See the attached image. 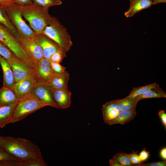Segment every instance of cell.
Masks as SVG:
<instances>
[{
  "mask_svg": "<svg viewBox=\"0 0 166 166\" xmlns=\"http://www.w3.org/2000/svg\"><path fill=\"white\" fill-rule=\"evenodd\" d=\"M0 147L22 160L43 159L39 147L26 139L0 136Z\"/></svg>",
  "mask_w": 166,
  "mask_h": 166,
  "instance_id": "6da1fadb",
  "label": "cell"
},
{
  "mask_svg": "<svg viewBox=\"0 0 166 166\" xmlns=\"http://www.w3.org/2000/svg\"><path fill=\"white\" fill-rule=\"evenodd\" d=\"M18 6L22 16L28 21L36 34L42 33L54 17L49 14V8H43L33 3Z\"/></svg>",
  "mask_w": 166,
  "mask_h": 166,
  "instance_id": "7a4b0ae2",
  "label": "cell"
},
{
  "mask_svg": "<svg viewBox=\"0 0 166 166\" xmlns=\"http://www.w3.org/2000/svg\"><path fill=\"white\" fill-rule=\"evenodd\" d=\"M0 41L10 49L18 59L36 73L37 66L36 63L25 52L18 40L0 23Z\"/></svg>",
  "mask_w": 166,
  "mask_h": 166,
  "instance_id": "3957f363",
  "label": "cell"
},
{
  "mask_svg": "<svg viewBox=\"0 0 166 166\" xmlns=\"http://www.w3.org/2000/svg\"><path fill=\"white\" fill-rule=\"evenodd\" d=\"M42 33L66 52L69 50L72 45L71 37L66 28L55 17H53Z\"/></svg>",
  "mask_w": 166,
  "mask_h": 166,
  "instance_id": "277c9868",
  "label": "cell"
},
{
  "mask_svg": "<svg viewBox=\"0 0 166 166\" xmlns=\"http://www.w3.org/2000/svg\"><path fill=\"white\" fill-rule=\"evenodd\" d=\"M46 106H49L33 94L18 102L9 124L20 121L37 110Z\"/></svg>",
  "mask_w": 166,
  "mask_h": 166,
  "instance_id": "5b68a950",
  "label": "cell"
},
{
  "mask_svg": "<svg viewBox=\"0 0 166 166\" xmlns=\"http://www.w3.org/2000/svg\"><path fill=\"white\" fill-rule=\"evenodd\" d=\"M4 8L10 22L22 38H35L36 34L22 18L18 4L14 3Z\"/></svg>",
  "mask_w": 166,
  "mask_h": 166,
  "instance_id": "8992f818",
  "label": "cell"
},
{
  "mask_svg": "<svg viewBox=\"0 0 166 166\" xmlns=\"http://www.w3.org/2000/svg\"><path fill=\"white\" fill-rule=\"evenodd\" d=\"M38 82L35 77H30L15 83L12 88L19 101L33 94Z\"/></svg>",
  "mask_w": 166,
  "mask_h": 166,
  "instance_id": "52a82bcc",
  "label": "cell"
},
{
  "mask_svg": "<svg viewBox=\"0 0 166 166\" xmlns=\"http://www.w3.org/2000/svg\"><path fill=\"white\" fill-rule=\"evenodd\" d=\"M19 42L26 53L34 61L37 66L44 57L42 49L35 38H21Z\"/></svg>",
  "mask_w": 166,
  "mask_h": 166,
  "instance_id": "ba28073f",
  "label": "cell"
},
{
  "mask_svg": "<svg viewBox=\"0 0 166 166\" xmlns=\"http://www.w3.org/2000/svg\"><path fill=\"white\" fill-rule=\"evenodd\" d=\"M33 94L49 106L60 109L54 99L51 89L46 84L38 82Z\"/></svg>",
  "mask_w": 166,
  "mask_h": 166,
  "instance_id": "9c48e42d",
  "label": "cell"
},
{
  "mask_svg": "<svg viewBox=\"0 0 166 166\" xmlns=\"http://www.w3.org/2000/svg\"><path fill=\"white\" fill-rule=\"evenodd\" d=\"M35 38L42 49L44 57L49 60L53 54L58 50H61L55 43L42 33L36 34Z\"/></svg>",
  "mask_w": 166,
  "mask_h": 166,
  "instance_id": "30bf717a",
  "label": "cell"
},
{
  "mask_svg": "<svg viewBox=\"0 0 166 166\" xmlns=\"http://www.w3.org/2000/svg\"><path fill=\"white\" fill-rule=\"evenodd\" d=\"M55 73L53 70L50 61L44 57L37 66V79L39 82L45 83Z\"/></svg>",
  "mask_w": 166,
  "mask_h": 166,
  "instance_id": "8fae6325",
  "label": "cell"
},
{
  "mask_svg": "<svg viewBox=\"0 0 166 166\" xmlns=\"http://www.w3.org/2000/svg\"><path fill=\"white\" fill-rule=\"evenodd\" d=\"M10 65L13 73L15 83L28 77H35L36 78L34 73L21 61L12 63Z\"/></svg>",
  "mask_w": 166,
  "mask_h": 166,
  "instance_id": "7c38bea8",
  "label": "cell"
},
{
  "mask_svg": "<svg viewBox=\"0 0 166 166\" xmlns=\"http://www.w3.org/2000/svg\"><path fill=\"white\" fill-rule=\"evenodd\" d=\"M51 89L54 99L60 109H65L70 107L71 93L68 89Z\"/></svg>",
  "mask_w": 166,
  "mask_h": 166,
  "instance_id": "4fadbf2b",
  "label": "cell"
},
{
  "mask_svg": "<svg viewBox=\"0 0 166 166\" xmlns=\"http://www.w3.org/2000/svg\"><path fill=\"white\" fill-rule=\"evenodd\" d=\"M104 122L106 124L115 118L121 111L118 105L117 100L107 102L101 109Z\"/></svg>",
  "mask_w": 166,
  "mask_h": 166,
  "instance_id": "5bb4252c",
  "label": "cell"
},
{
  "mask_svg": "<svg viewBox=\"0 0 166 166\" xmlns=\"http://www.w3.org/2000/svg\"><path fill=\"white\" fill-rule=\"evenodd\" d=\"M69 79V74L66 71L62 74L55 73L50 79L44 84L51 89H68V84Z\"/></svg>",
  "mask_w": 166,
  "mask_h": 166,
  "instance_id": "9a60e30c",
  "label": "cell"
},
{
  "mask_svg": "<svg viewBox=\"0 0 166 166\" xmlns=\"http://www.w3.org/2000/svg\"><path fill=\"white\" fill-rule=\"evenodd\" d=\"M0 64L3 73L2 87L12 89L15 83L12 70L8 61L0 55Z\"/></svg>",
  "mask_w": 166,
  "mask_h": 166,
  "instance_id": "2e32d148",
  "label": "cell"
},
{
  "mask_svg": "<svg viewBox=\"0 0 166 166\" xmlns=\"http://www.w3.org/2000/svg\"><path fill=\"white\" fill-rule=\"evenodd\" d=\"M129 8L124 13V15L127 18H131L153 5L152 0H129Z\"/></svg>",
  "mask_w": 166,
  "mask_h": 166,
  "instance_id": "e0dca14e",
  "label": "cell"
},
{
  "mask_svg": "<svg viewBox=\"0 0 166 166\" xmlns=\"http://www.w3.org/2000/svg\"><path fill=\"white\" fill-rule=\"evenodd\" d=\"M136 108L121 111L117 117L108 123L109 125L120 124L124 125L133 120L135 117L136 112Z\"/></svg>",
  "mask_w": 166,
  "mask_h": 166,
  "instance_id": "ac0fdd59",
  "label": "cell"
},
{
  "mask_svg": "<svg viewBox=\"0 0 166 166\" xmlns=\"http://www.w3.org/2000/svg\"><path fill=\"white\" fill-rule=\"evenodd\" d=\"M19 101L12 89L0 88V106L16 103Z\"/></svg>",
  "mask_w": 166,
  "mask_h": 166,
  "instance_id": "d6986e66",
  "label": "cell"
},
{
  "mask_svg": "<svg viewBox=\"0 0 166 166\" xmlns=\"http://www.w3.org/2000/svg\"><path fill=\"white\" fill-rule=\"evenodd\" d=\"M44 159L40 160L5 161L0 162V166H46Z\"/></svg>",
  "mask_w": 166,
  "mask_h": 166,
  "instance_id": "ffe728a7",
  "label": "cell"
},
{
  "mask_svg": "<svg viewBox=\"0 0 166 166\" xmlns=\"http://www.w3.org/2000/svg\"><path fill=\"white\" fill-rule=\"evenodd\" d=\"M17 103L0 106V128L9 124L14 110Z\"/></svg>",
  "mask_w": 166,
  "mask_h": 166,
  "instance_id": "44dd1931",
  "label": "cell"
},
{
  "mask_svg": "<svg viewBox=\"0 0 166 166\" xmlns=\"http://www.w3.org/2000/svg\"><path fill=\"white\" fill-rule=\"evenodd\" d=\"M140 100L139 96L134 97H126L117 100L118 105L121 111L136 108L138 102Z\"/></svg>",
  "mask_w": 166,
  "mask_h": 166,
  "instance_id": "7402d4cb",
  "label": "cell"
},
{
  "mask_svg": "<svg viewBox=\"0 0 166 166\" xmlns=\"http://www.w3.org/2000/svg\"><path fill=\"white\" fill-rule=\"evenodd\" d=\"M0 23L4 26L18 40L21 38V36L9 19L5 9L0 6Z\"/></svg>",
  "mask_w": 166,
  "mask_h": 166,
  "instance_id": "603a6c76",
  "label": "cell"
},
{
  "mask_svg": "<svg viewBox=\"0 0 166 166\" xmlns=\"http://www.w3.org/2000/svg\"><path fill=\"white\" fill-rule=\"evenodd\" d=\"M139 96L140 100L147 98H166V93L158 85L155 88Z\"/></svg>",
  "mask_w": 166,
  "mask_h": 166,
  "instance_id": "cb8c5ba5",
  "label": "cell"
},
{
  "mask_svg": "<svg viewBox=\"0 0 166 166\" xmlns=\"http://www.w3.org/2000/svg\"><path fill=\"white\" fill-rule=\"evenodd\" d=\"M0 55L5 59L10 64L21 61L17 58L10 49L0 41Z\"/></svg>",
  "mask_w": 166,
  "mask_h": 166,
  "instance_id": "d4e9b609",
  "label": "cell"
},
{
  "mask_svg": "<svg viewBox=\"0 0 166 166\" xmlns=\"http://www.w3.org/2000/svg\"><path fill=\"white\" fill-rule=\"evenodd\" d=\"M158 84L154 83L138 87H134L127 97H134L140 96L149 90L155 88Z\"/></svg>",
  "mask_w": 166,
  "mask_h": 166,
  "instance_id": "484cf974",
  "label": "cell"
},
{
  "mask_svg": "<svg viewBox=\"0 0 166 166\" xmlns=\"http://www.w3.org/2000/svg\"><path fill=\"white\" fill-rule=\"evenodd\" d=\"M122 166H130L133 165L128 154L125 152L116 153L113 157Z\"/></svg>",
  "mask_w": 166,
  "mask_h": 166,
  "instance_id": "4316f807",
  "label": "cell"
},
{
  "mask_svg": "<svg viewBox=\"0 0 166 166\" xmlns=\"http://www.w3.org/2000/svg\"><path fill=\"white\" fill-rule=\"evenodd\" d=\"M33 3L38 6L49 8L52 6L62 4L61 0H32Z\"/></svg>",
  "mask_w": 166,
  "mask_h": 166,
  "instance_id": "83f0119b",
  "label": "cell"
},
{
  "mask_svg": "<svg viewBox=\"0 0 166 166\" xmlns=\"http://www.w3.org/2000/svg\"><path fill=\"white\" fill-rule=\"evenodd\" d=\"M66 53L61 50H59L51 55L49 61L60 63L64 58L66 57Z\"/></svg>",
  "mask_w": 166,
  "mask_h": 166,
  "instance_id": "f1b7e54d",
  "label": "cell"
},
{
  "mask_svg": "<svg viewBox=\"0 0 166 166\" xmlns=\"http://www.w3.org/2000/svg\"><path fill=\"white\" fill-rule=\"evenodd\" d=\"M22 160L9 154L0 147V162Z\"/></svg>",
  "mask_w": 166,
  "mask_h": 166,
  "instance_id": "f546056e",
  "label": "cell"
},
{
  "mask_svg": "<svg viewBox=\"0 0 166 166\" xmlns=\"http://www.w3.org/2000/svg\"><path fill=\"white\" fill-rule=\"evenodd\" d=\"M52 68L54 72L58 74H62L65 71L66 68L60 63L50 61Z\"/></svg>",
  "mask_w": 166,
  "mask_h": 166,
  "instance_id": "4dcf8cb0",
  "label": "cell"
},
{
  "mask_svg": "<svg viewBox=\"0 0 166 166\" xmlns=\"http://www.w3.org/2000/svg\"><path fill=\"white\" fill-rule=\"evenodd\" d=\"M129 157L133 164L135 165L141 163L140 160L139 155L137 154V151L132 152L128 154Z\"/></svg>",
  "mask_w": 166,
  "mask_h": 166,
  "instance_id": "1f68e13d",
  "label": "cell"
},
{
  "mask_svg": "<svg viewBox=\"0 0 166 166\" xmlns=\"http://www.w3.org/2000/svg\"><path fill=\"white\" fill-rule=\"evenodd\" d=\"M137 166H166V161H159L153 162L147 164H144L142 163L140 164L135 165Z\"/></svg>",
  "mask_w": 166,
  "mask_h": 166,
  "instance_id": "d6a6232c",
  "label": "cell"
},
{
  "mask_svg": "<svg viewBox=\"0 0 166 166\" xmlns=\"http://www.w3.org/2000/svg\"><path fill=\"white\" fill-rule=\"evenodd\" d=\"M150 156V152L144 148L139 153V158L141 163L147 160Z\"/></svg>",
  "mask_w": 166,
  "mask_h": 166,
  "instance_id": "836d02e7",
  "label": "cell"
},
{
  "mask_svg": "<svg viewBox=\"0 0 166 166\" xmlns=\"http://www.w3.org/2000/svg\"><path fill=\"white\" fill-rule=\"evenodd\" d=\"M159 117L161 119V122L164 128H166V113L163 110H160L158 112Z\"/></svg>",
  "mask_w": 166,
  "mask_h": 166,
  "instance_id": "e575fe53",
  "label": "cell"
},
{
  "mask_svg": "<svg viewBox=\"0 0 166 166\" xmlns=\"http://www.w3.org/2000/svg\"><path fill=\"white\" fill-rule=\"evenodd\" d=\"M14 3L13 0H0V6L4 8L9 6Z\"/></svg>",
  "mask_w": 166,
  "mask_h": 166,
  "instance_id": "d590c367",
  "label": "cell"
},
{
  "mask_svg": "<svg viewBox=\"0 0 166 166\" xmlns=\"http://www.w3.org/2000/svg\"><path fill=\"white\" fill-rule=\"evenodd\" d=\"M15 3L20 5H25L33 3L32 0H13Z\"/></svg>",
  "mask_w": 166,
  "mask_h": 166,
  "instance_id": "8d00e7d4",
  "label": "cell"
},
{
  "mask_svg": "<svg viewBox=\"0 0 166 166\" xmlns=\"http://www.w3.org/2000/svg\"><path fill=\"white\" fill-rule=\"evenodd\" d=\"M160 155L161 158L164 160H166V148L164 147L160 150Z\"/></svg>",
  "mask_w": 166,
  "mask_h": 166,
  "instance_id": "74e56055",
  "label": "cell"
},
{
  "mask_svg": "<svg viewBox=\"0 0 166 166\" xmlns=\"http://www.w3.org/2000/svg\"><path fill=\"white\" fill-rule=\"evenodd\" d=\"M109 163L110 166H122L116 160L113 158L109 160Z\"/></svg>",
  "mask_w": 166,
  "mask_h": 166,
  "instance_id": "f35d334b",
  "label": "cell"
},
{
  "mask_svg": "<svg viewBox=\"0 0 166 166\" xmlns=\"http://www.w3.org/2000/svg\"><path fill=\"white\" fill-rule=\"evenodd\" d=\"M153 5H155L160 3L166 2V0H153Z\"/></svg>",
  "mask_w": 166,
  "mask_h": 166,
  "instance_id": "ab89813d",
  "label": "cell"
}]
</instances>
